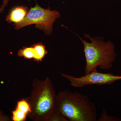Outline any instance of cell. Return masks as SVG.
I'll list each match as a JSON object with an SVG mask.
<instances>
[{"label":"cell","instance_id":"8fae6325","mask_svg":"<svg viewBox=\"0 0 121 121\" xmlns=\"http://www.w3.org/2000/svg\"><path fill=\"white\" fill-rule=\"evenodd\" d=\"M121 119L116 117H112L107 114L105 109H103L100 117L98 118L97 121H120Z\"/></svg>","mask_w":121,"mask_h":121},{"label":"cell","instance_id":"3957f363","mask_svg":"<svg viewBox=\"0 0 121 121\" xmlns=\"http://www.w3.org/2000/svg\"><path fill=\"white\" fill-rule=\"evenodd\" d=\"M75 34L81 40L84 47L86 60L84 75L97 69L98 67L105 70L112 67L117 56L113 43L110 41L105 42L99 37H91L89 35L84 34V37L91 40V43H88Z\"/></svg>","mask_w":121,"mask_h":121},{"label":"cell","instance_id":"ba28073f","mask_svg":"<svg viewBox=\"0 0 121 121\" xmlns=\"http://www.w3.org/2000/svg\"><path fill=\"white\" fill-rule=\"evenodd\" d=\"M17 55L27 59H33L35 56V51L32 46L23 47L17 52Z\"/></svg>","mask_w":121,"mask_h":121},{"label":"cell","instance_id":"52a82bcc","mask_svg":"<svg viewBox=\"0 0 121 121\" xmlns=\"http://www.w3.org/2000/svg\"><path fill=\"white\" fill-rule=\"evenodd\" d=\"M35 51V61L39 62L43 59L48 51L45 49V45L42 43H39L35 44L32 45Z\"/></svg>","mask_w":121,"mask_h":121},{"label":"cell","instance_id":"277c9868","mask_svg":"<svg viewBox=\"0 0 121 121\" xmlns=\"http://www.w3.org/2000/svg\"><path fill=\"white\" fill-rule=\"evenodd\" d=\"M60 16L58 11L43 8L36 4L35 7L31 8L21 22L13 25L15 29L18 30L25 26L35 24L36 28L43 30L47 35H50L52 31L53 24Z\"/></svg>","mask_w":121,"mask_h":121},{"label":"cell","instance_id":"4fadbf2b","mask_svg":"<svg viewBox=\"0 0 121 121\" xmlns=\"http://www.w3.org/2000/svg\"><path fill=\"white\" fill-rule=\"evenodd\" d=\"M2 112H0V121H9V119L5 115L2 114Z\"/></svg>","mask_w":121,"mask_h":121},{"label":"cell","instance_id":"5b68a950","mask_svg":"<svg viewBox=\"0 0 121 121\" xmlns=\"http://www.w3.org/2000/svg\"><path fill=\"white\" fill-rule=\"evenodd\" d=\"M61 75L69 81L72 86L77 88H82L89 85L112 84L116 81L121 80V76L115 75L111 73H100L97 69L80 77L65 73H62Z\"/></svg>","mask_w":121,"mask_h":121},{"label":"cell","instance_id":"7a4b0ae2","mask_svg":"<svg viewBox=\"0 0 121 121\" xmlns=\"http://www.w3.org/2000/svg\"><path fill=\"white\" fill-rule=\"evenodd\" d=\"M56 108L70 121H97L96 106L87 95L69 90L63 91L57 95Z\"/></svg>","mask_w":121,"mask_h":121},{"label":"cell","instance_id":"6da1fadb","mask_svg":"<svg viewBox=\"0 0 121 121\" xmlns=\"http://www.w3.org/2000/svg\"><path fill=\"white\" fill-rule=\"evenodd\" d=\"M30 96L26 98L30 104L31 111L28 117L34 121H51L58 111L56 108V98L54 85L49 78L44 80L35 78Z\"/></svg>","mask_w":121,"mask_h":121},{"label":"cell","instance_id":"30bf717a","mask_svg":"<svg viewBox=\"0 0 121 121\" xmlns=\"http://www.w3.org/2000/svg\"><path fill=\"white\" fill-rule=\"evenodd\" d=\"M16 108L28 114L31 111L30 104L26 98L23 99L18 101L17 102Z\"/></svg>","mask_w":121,"mask_h":121},{"label":"cell","instance_id":"9c48e42d","mask_svg":"<svg viewBox=\"0 0 121 121\" xmlns=\"http://www.w3.org/2000/svg\"><path fill=\"white\" fill-rule=\"evenodd\" d=\"M12 112V119L13 121H25L28 116L27 114L16 108Z\"/></svg>","mask_w":121,"mask_h":121},{"label":"cell","instance_id":"7c38bea8","mask_svg":"<svg viewBox=\"0 0 121 121\" xmlns=\"http://www.w3.org/2000/svg\"><path fill=\"white\" fill-rule=\"evenodd\" d=\"M9 0H3L2 4L0 7V13H2L3 12L5 8L7 6Z\"/></svg>","mask_w":121,"mask_h":121},{"label":"cell","instance_id":"8992f818","mask_svg":"<svg viewBox=\"0 0 121 121\" xmlns=\"http://www.w3.org/2000/svg\"><path fill=\"white\" fill-rule=\"evenodd\" d=\"M27 7L20 6L12 9L6 17V21L9 23H18L22 21L28 13Z\"/></svg>","mask_w":121,"mask_h":121}]
</instances>
